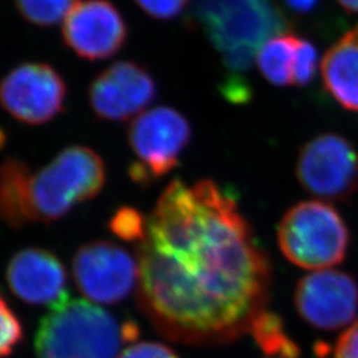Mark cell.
<instances>
[{
    "mask_svg": "<svg viewBox=\"0 0 358 358\" xmlns=\"http://www.w3.org/2000/svg\"><path fill=\"white\" fill-rule=\"evenodd\" d=\"M136 259L137 306L171 341L229 344L267 310L268 259L235 196L210 179L167 186Z\"/></svg>",
    "mask_w": 358,
    "mask_h": 358,
    "instance_id": "cell-1",
    "label": "cell"
},
{
    "mask_svg": "<svg viewBox=\"0 0 358 358\" xmlns=\"http://www.w3.org/2000/svg\"><path fill=\"white\" fill-rule=\"evenodd\" d=\"M138 337L134 322H120L88 300L65 299L38 324V358H118L124 344Z\"/></svg>",
    "mask_w": 358,
    "mask_h": 358,
    "instance_id": "cell-2",
    "label": "cell"
},
{
    "mask_svg": "<svg viewBox=\"0 0 358 358\" xmlns=\"http://www.w3.org/2000/svg\"><path fill=\"white\" fill-rule=\"evenodd\" d=\"M198 19L230 71L227 80H244L256 53L287 20L271 0H199Z\"/></svg>",
    "mask_w": 358,
    "mask_h": 358,
    "instance_id": "cell-3",
    "label": "cell"
},
{
    "mask_svg": "<svg viewBox=\"0 0 358 358\" xmlns=\"http://www.w3.org/2000/svg\"><path fill=\"white\" fill-rule=\"evenodd\" d=\"M106 169L100 154L73 145L65 148L47 166L32 171L24 180L28 224L52 223L76 206L94 199L105 186Z\"/></svg>",
    "mask_w": 358,
    "mask_h": 358,
    "instance_id": "cell-4",
    "label": "cell"
},
{
    "mask_svg": "<svg viewBox=\"0 0 358 358\" xmlns=\"http://www.w3.org/2000/svg\"><path fill=\"white\" fill-rule=\"evenodd\" d=\"M349 230L332 206L306 201L291 207L278 229L282 255L304 269H328L345 259Z\"/></svg>",
    "mask_w": 358,
    "mask_h": 358,
    "instance_id": "cell-5",
    "label": "cell"
},
{
    "mask_svg": "<svg viewBox=\"0 0 358 358\" xmlns=\"http://www.w3.org/2000/svg\"><path fill=\"white\" fill-rule=\"evenodd\" d=\"M192 134L189 120L173 108L158 106L137 115L128 128L129 146L136 157L129 177L141 186L165 177L178 166Z\"/></svg>",
    "mask_w": 358,
    "mask_h": 358,
    "instance_id": "cell-6",
    "label": "cell"
},
{
    "mask_svg": "<svg viewBox=\"0 0 358 358\" xmlns=\"http://www.w3.org/2000/svg\"><path fill=\"white\" fill-rule=\"evenodd\" d=\"M296 176L309 194L345 201L358 189L357 149L340 134H320L301 148Z\"/></svg>",
    "mask_w": 358,
    "mask_h": 358,
    "instance_id": "cell-7",
    "label": "cell"
},
{
    "mask_svg": "<svg viewBox=\"0 0 358 358\" xmlns=\"http://www.w3.org/2000/svg\"><path fill=\"white\" fill-rule=\"evenodd\" d=\"M66 85L51 65H17L0 80V105L16 121L38 127L64 110Z\"/></svg>",
    "mask_w": 358,
    "mask_h": 358,
    "instance_id": "cell-8",
    "label": "cell"
},
{
    "mask_svg": "<svg viewBox=\"0 0 358 358\" xmlns=\"http://www.w3.org/2000/svg\"><path fill=\"white\" fill-rule=\"evenodd\" d=\"M77 288L90 301L117 304L137 287V259L118 244L94 241L81 245L72 259Z\"/></svg>",
    "mask_w": 358,
    "mask_h": 358,
    "instance_id": "cell-9",
    "label": "cell"
},
{
    "mask_svg": "<svg viewBox=\"0 0 358 358\" xmlns=\"http://www.w3.org/2000/svg\"><path fill=\"white\" fill-rule=\"evenodd\" d=\"M294 306L309 325L321 331L340 329L357 316V282L346 272L316 271L297 282Z\"/></svg>",
    "mask_w": 358,
    "mask_h": 358,
    "instance_id": "cell-10",
    "label": "cell"
},
{
    "mask_svg": "<svg viewBox=\"0 0 358 358\" xmlns=\"http://www.w3.org/2000/svg\"><path fill=\"white\" fill-rule=\"evenodd\" d=\"M157 85L141 65L118 62L106 68L90 87V105L103 121L121 122L142 115L153 103Z\"/></svg>",
    "mask_w": 358,
    "mask_h": 358,
    "instance_id": "cell-11",
    "label": "cell"
},
{
    "mask_svg": "<svg viewBox=\"0 0 358 358\" xmlns=\"http://www.w3.org/2000/svg\"><path fill=\"white\" fill-rule=\"evenodd\" d=\"M65 44L83 59L103 60L121 50L127 24L115 6L106 0L78 1L63 26Z\"/></svg>",
    "mask_w": 358,
    "mask_h": 358,
    "instance_id": "cell-12",
    "label": "cell"
},
{
    "mask_svg": "<svg viewBox=\"0 0 358 358\" xmlns=\"http://www.w3.org/2000/svg\"><path fill=\"white\" fill-rule=\"evenodd\" d=\"M13 294L31 306H56L69 297L63 262L51 251L28 247L16 252L6 268Z\"/></svg>",
    "mask_w": 358,
    "mask_h": 358,
    "instance_id": "cell-13",
    "label": "cell"
},
{
    "mask_svg": "<svg viewBox=\"0 0 358 358\" xmlns=\"http://www.w3.org/2000/svg\"><path fill=\"white\" fill-rule=\"evenodd\" d=\"M321 73L333 99L348 110L358 112V27L327 52Z\"/></svg>",
    "mask_w": 358,
    "mask_h": 358,
    "instance_id": "cell-14",
    "label": "cell"
},
{
    "mask_svg": "<svg viewBox=\"0 0 358 358\" xmlns=\"http://www.w3.org/2000/svg\"><path fill=\"white\" fill-rule=\"evenodd\" d=\"M31 167L17 158L0 162V223L10 229L28 224L24 205V180Z\"/></svg>",
    "mask_w": 358,
    "mask_h": 358,
    "instance_id": "cell-15",
    "label": "cell"
},
{
    "mask_svg": "<svg viewBox=\"0 0 358 358\" xmlns=\"http://www.w3.org/2000/svg\"><path fill=\"white\" fill-rule=\"evenodd\" d=\"M300 38L292 35L275 36L260 48L257 66L269 83L285 87L294 84V63Z\"/></svg>",
    "mask_w": 358,
    "mask_h": 358,
    "instance_id": "cell-16",
    "label": "cell"
},
{
    "mask_svg": "<svg viewBox=\"0 0 358 358\" xmlns=\"http://www.w3.org/2000/svg\"><path fill=\"white\" fill-rule=\"evenodd\" d=\"M248 334L252 336L257 346L268 356L299 358V346L285 332L282 319L268 309L256 319Z\"/></svg>",
    "mask_w": 358,
    "mask_h": 358,
    "instance_id": "cell-17",
    "label": "cell"
},
{
    "mask_svg": "<svg viewBox=\"0 0 358 358\" xmlns=\"http://www.w3.org/2000/svg\"><path fill=\"white\" fill-rule=\"evenodd\" d=\"M15 3L28 22L50 27L65 20L78 0H15Z\"/></svg>",
    "mask_w": 358,
    "mask_h": 358,
    "instance_id": "cell-18",
    "label": "cell"
},
{
    "mask_svg": "<svg viewBox=\"0 0 358 358\" xmlns=\"http://www.w3.org/2000/svg\"><path fill=\"white\" fill-rule=\"evenodd\" d=\"M109 229L127 242H141L146 230V219L133 207H121L109 222Z\"/></svg>",
    "mask_w": 358,
    "mask_h": 358,
    "instance_id": "cell-19",
    "label": "cell"
},
{
    "mask_svg": "<svg viewBox=\"0 0 358 358\" xmlns=\"http://www.w3.org/2000/svg\"><path fill=\"white\" fill-rule=\"evenodd\" d=\"M23 338L22 322L0 294V358L7 357Z\"/></svg>",
    "mask_w": 358,
    "mask_h": 358,
    "instance_id": "cell-20",
    "label": "cell"
},
{
    "mask_svg": "<svg viewBox=\"0 0 358 358\" xmlns=\"http://www.w3.org/2000/svg\"><path fill=\"white\" fill-rule=\"evenodd\" d=\"M317 63V53L315 47L300 40L297 55H296V63H294V85H306L313 76L316 71Z\"/></svg>",
    "mask_w": 358,
    "mask_h": 358,
    "instance_id": "cell-21",
    "label": "cell"
},
{
    "mask_svg": "<svg viewBox=\"0 0 358 358\" xmlns=\"http://www.w3.org/2000/svg\"><path fill=\"white\" fill-rule=\"evenodd\" d=\"M118 358H179L169 346L159 343H140L124 349Z\"/></svg>",
    "mask_w": 358,
    "mask_h": 358,
    "instance_id": "cell-22",
    "label": "cell"
},
{
    "mask_svg": "<svg viewBox=\"0 0 358 358\" xmlns=\"http://www.w3.org/2000/svg\"><path fill=\"white\" fill-rule=\"evenodd\" d=\"M136 3L154 17L170 19L182 11L187 0H136Z\"/></svg>",
    "mask_w": 358,
    "mask_h": 358,
    "instance_id": "cell-23",
    "label": "cell"
},
{
    "mask_svg": "<svg viewBox=\"0 0 358 358\" xmlns=\"http://www.w3.org/2000/svg\"><path fill=\"white\" fill-rule=\"evenodd\" d=\"M333 358H358V321L341 333L334 345Z\"/></svg>",
    "mask_w": 358,
    "mask_h": 358,
    "instance_id": "cell-24",
    "label": "cell"
},
{
    "mask_svg": "<svg viewBox=\"0 0 358 358\" xmlns=\"http://www.w3.org/2000/svg\"><path fill=\"white\" fill-rule=\"evenodd\" d=\"M285 1L291 8H294L299 13H307L317 4V0H285Z\"/></svg>",
    "mask_w": 358,
    "mask_h": 358,
    "instance_id": "cell-25",
    "label": "cell"
},
{
    "mask_svg": "<svg viewBox=\"0 0 358 358\" xmlns=\"http://www.w3.org/2000/svg\"><path fill=\"white\" fill-rule=\"evenodd\" d=\"M338 1L349 13H358V0H338Z\"/></svg>",
    "mask_w": 358,
    "mask_h": 358,
    "instance_id": "cell-26",
    "label": "cell"
},
{
    "mask_svg": "<svg viewBox=\"0 0 358 358\" xmlns=\"http://www.w3.org/2000/svg\"><path fill=\"white\" fill-rule=\"evenodd\" d=\"M3 143H4V134H3V131L0 130V149H1Z\"/></svg>",
    "mask_w": 358,
    "mask_h": 358,
    "instance_id": "cell-27",
    "label": "cell"
}]
</instances>
